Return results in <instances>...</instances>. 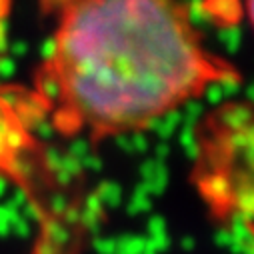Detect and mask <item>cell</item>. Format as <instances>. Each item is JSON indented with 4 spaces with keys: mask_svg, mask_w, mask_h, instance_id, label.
Returning <instances> with one entry per match:
<instances>
[{
    "mask_svg": "<svg viewBox=\"0 0 254 254\" xmlns=\"http://www.w3.org/2000/svg\"><path fill=\"white\" fill-rule=\"evenodd\" d=\"M12 0H0V58L4 52ZM44 124L40 100L30 84L0 78V180L36 200L46 174V152L38 138Z\"/></svg>",
    "mask_w": 254,
    "mask_h": 254,
    "instance_id": "obj_2",
    "label": "cell"
},
{
    "mask_svg": "<svg viewBox=\"0 0 254 254\" xmlns=\"http://www.w3.org/2000/svg\"><path fill=\"white\" fill-rule=\"evenodd\" d=\"M244 6H246V14H248V20L254 28V0H244Z\"/></svg>",
    "mask_w": 254,
    "mask_h": 254,
    "instance_id": "obj_4",
    "label": "cell"
},
{
    "mask_svg": "<svg viewBox=\"0 0 254 254\" xmlns=\"http://www.w3.org/2000/svg\"><path fill=\"white\" fill-rule=\"evenodd\" d=\"M52 18L34 72L44 124L102 144L150 126L240 80L184 0H42Z\"/></svg>",
    "mask_w": 254,
    "mask_h": 254,
    "instance_id": "obj_1",
    "label": "cell"
},
{
    "mask_svg": "<svg viewBox=\"0 0 254 254\" xmlns=\"http://www.w3.org/2000/svg\"><path fill=\"white\" fill-rule=\"evenodd\" d=\"M216 200L220 222L254 242V110L236 126L224 146Z\"/></svg>",
    "mask_w": 254,
    "mask_h": 254,
    "instance_id": "obj_3",
    "label": "cell"
}]
</instances>
